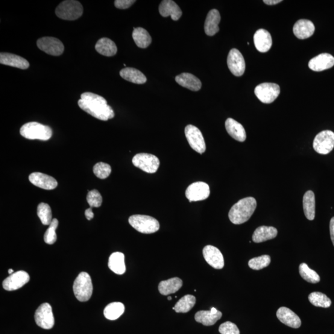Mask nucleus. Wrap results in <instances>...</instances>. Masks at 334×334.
<instances>
[{
  "instance_id": "obj_10",
  "label": "nucleus",
  "mask_w": 334,
  "mask_h": 334,
  "mask_svg": "<svg viewBox=\"0 0 334 334\" xmlns=\"http://www.w3.org/2000/svg\"><path fill=\"white\" fill-rule=\"evenodd\" d=\"M185 136L191 148L199 154H203L206 150V143L203 134L195 126L187 125L184 130Z\"/></svg>"
},
{
  "instance_id": "obj_47",
  "label": "nucleus",
  "mask_w": 334,
  "mask_h": 334,
  "mask_svg": "<svg viewBox=\"0 0 334 334\" xmlns=\"http://www.w3.org/2000/svg\"><path fill=\"white\" fill-rule=\"evenodd\" d=\"M85 216H86V218L88 221H90V220H92L93 218L94 214H93L92 212V207H90L89 209H87L85 211Z\"/></svg>"
},
{
  "instance_id": "obj_18",
  "label": "nucleus",
  "mask_w": 334,
  "mask_h": 334,
  "mask_svg": "<svg viewBox=\"0 0 334 334\" xmlns=\"http://www.w3.org/2000/svg\"><path fill=\"white\" fill-rule=\"evenodd\" d=\"M334 66V57L329 54H321L309 61V68L314 71H322Z\"/></svg>"
},
{
  "instance_id": "obj_43",
  "label": "nucleus",
  "mask_w": 334,
  "mask_h": 334,
  "mask_svg": "<svg viewBox=\"0 0 334 334\" xmlns=\"http://www.w3.org/2000/svg\"><path fill=\"white\" fill-rule=\"evenodd\" d=\"M86 199L90 207H99L102 204V195L96 189L89 191Z\"/></svg>"
},
{
  "instance_id": "obj_46",
  "label": "nucleus",
  "mask_w": 334,
  "mask_h": 334,
  "mask_svg": "<svg viewBox=\"0 0 334 334\" xmlns=\"http://www.w3.org/2000/svg\"><path fill=\"white\" fill-rule=\"evenodd\" d=\"M330 238L332 240L333 245L334 246V217L330 220Z\"/></svg>"
},
{
  "instance_id": "obj_5",
  "label": "nucleus",
  "mask_w": 334,
  "mask_h": 334,
  "mask_svg": "<svg viewBox=\"0 0 334 334\" xmlns=\"http://www.w3.org/2000/svg\"><path fill=\"white\" fill-rule=\"evenodd\" d=\"M83 7L81 3L75 0H66L61 2L56 8L55 14L59 18L74 20L83 15Z\"/></svg>"
},
{
  "instance_id": "obj_36",
  "label": "nucleus",
  "mask_w": 334,
  "mask_h": 334,
  "mask_svg": "<svg viewBox=\"0 0 334 334\" xmlns=\"http://www.w3.org/2000/svg\"><path fill=\"white\" fill-rule=\"evenodd\" d=\"M196 300L195 296L187 295L181 298L175 304V310L177 313L189 312L195 305Z\"/></svg>"
},
{
  "instance_id": "obj_17",
  "label": "nucleus",
  "mask_w": 334,
  "mask_h": 334,
  "mask_svg": "<svg viewBox=\"0 0 334 334\" xmlns=\"http://www.w3.org/2000/svg\"><path fill=\"white\" fill-rule=\"evenodd\" d=\"M29 180L34 185L46 190H52L58 186L57 181L54 177L40 172L32 173Z\"/></svg>"
},
{
  "instance_id": "obj_41",
  "label": "nucleus",
  "mask_w": 334,
  "mask_h": 334,
  "mask_svg": "<svg viewBox=\"0 0 334 334\" xmlns=\"http://www.w3.org/2000/svg\"><path fill=\"white\" fill-rule=\"evenodd\" d=\"M58 226V221L57 219H53V221L49 225V227L46 230L45 235H44V241L49 245H53L57 241V236L56 233V230Z\"/></svg>"
},
{
  "instance_id": "obj_13",
  "label": "nucleus",
  "mask_w": 334,
  "mask_h": 334,
  "mask_svg": "<svg viewBox=\"0 0 334 334\" xmlns=\"http://www.w3.org/2000/svg\"><path fill=\"white\" fill-rule=\"evenodd\" d=\"M227 65L234 76L240 77L244 74L246 68L245 61L238 50H231L227 57Z\"/></svg>"
},
{
  "instance_id": "obj_44",
  "label": "nucleus",
  "mask_w": 334,
  "mask_h": 334,
  "mask_svg": "<svg viewBox=\"0 0 334 334\" xmlns=\"http://www.w3.org/2000/svg\"><path fill=\"white\" fill-rule=\"evenodd\" d=\"M219 332L221 334H240V330L236 325L227 321L224 322L219 327Z\"/></svg>"
},
{
  "instance_id": "obj_42",
  "label": "nucleus",
  "mask_w": 334,
  "mask_h": 334,
  "mask_svg": "<svg viewBox=\"0 0 334 334\" xmlns=\"http://www.w3.org/2000/svg\"><path fill=\"white\" fill-rule=\"evenodd\" d=\"M93 172L97 177L101 178V179H105L109 177L111 172V168L108 163L99 162L93 166Z\"/></svg>"
},
{
  "instance_id": "obj_50",
  "label": "nucleus",
  "mask_w": 334,
  "mask_h": 334,
  "mask_svg": "<svg viewBox=\"0 0 334 334\" xmlns=\"http://www.w3.org/2000/svg\"><path fill=\"white\" fill-rule=\"evenodd\" d=\"M168 300H172V297H168Z\"/></svg>"
},
{
  "instance_id": "obj_23",
  "label": "nucleus",
  "mask_w": 334,
  "mask_h": 334,
  "mask_svg": "<svg viewBox=\"0 0 334 334\" xmlns=\"http://www.w3.org/2000/svg\"><path fill=\"white\" fill-rule=\"evenodd\" d=\"M0 63L22 69H28L29 67L28 61L24 58L9 53H1Z\"/></svg>"
},
{
  "instance_id": "obj_27",
  "label": "nucleus",
  "mask_w": 334,
  "mask_h": 334,
  "mask_svg": "<svg viewBox=\"0 0 334 334\" xmlns=\"http://www.w3.org/2000/svg\"><path fill=\"white\" fill-rule=\"evenodd\" d=\"M183 285V281L178 277L170 278L169 280L160 282L159 285V291L162 295H169L179 291Z\"/></svg>"
},
{
  "instance_id": "obj_2",
  "label": "nucleus",
  "mask_w": 334,
  "mask_h": 334,
  "mask_svg": "<svg viewBox=\"0 0 334 334\" xmlns=\"http://www.w3.org/2000/svg\"><path fill=\"white\" fill-rule=\"evenodd\" d=\"M256 207L257 202L254 198L242 199L231 208L228 218L233 224H244L251 218Z\"/></svg>"
},
{
  "instance_id": "obj_6",
  "label": "nucleus",
  "mask_w": 334,
  "mask_h": 334,
  "mask_svg": "<svg viewBox=\"0 0 334 334\" xmlns=\"http://www.w3.org/2000/svg\"><path fill=\"white\" fill-rule=\"evenodd\" d=\"M128 221L132 227L142 233H154L160 228L159 222L157 220L149 216H132Z\"/></svg>"
},
{
  "instance_id": "obj_12",
  "label": "nucleus",
  "mask_w": 334,
  "mask_h": 334,
  "mask_svg": "<svg viewBox=\"0 0 334 334\" xmlns=\"http://www.w3.org/2000/svg\"><path fill=\"white\" fill-rule=\"evenodd\" d=\"M37 45L41 51L52 56L63 54L64 47L62 42L57 38L44 37L37 40Z\"/></svg>"
},
{
  "instance_id": "obj_45",
  "label": "nucleus",
  "mask_w": 334,
  "mask_h": 334,
  "mask_svg": "<svg viewBox=\"0 0 334 334\" xmlns=\"http://www.w3.org/2000/svg\"><path fill=\"white\" fill-rule=\"evenodd\" d=\"M135 2L134 0H116L115 6L116 8L125 10L131 7Z\"/></svg>"
},
{
  "instance_id": "obj_48",
  "label": "nucleus",
  "mask_w": 334,
  "mask_h": 334,
  "mask_svg": "<svg viewBox=\"0 0 334 334\" xmlns=\"http://www.w3.org/2000/svg\"><path fill=\"white\" fill-rule=\"evenodd\" d=\"M281 0H264L263 2L268 5H275L282 2Z\"/></svg>"
},
{
  "instance_id": "obj_35",
  "label": "nucleus",
  "mask_w": 334,
  "mask_h": 334,
  "mask_svg": "<svg viewBox=\"0 0 334 334\" xmlns=\"http://www.w3.org/2000/svg\"><path fill=\"white\" fill-rule=\"evenodd\" d=\"M125 312L124 304L120 302L111 303L105 307L104 311L105 317L113 321L118 319Z\"/></svg>"
},
{
  "instance_id": "obj_31",
  "label": "nucleus",
  "mask_w": 334,
  "mask_h": 334,
  "mask_svg": "<svg viewBox=\"0 0 334 334\" xmlns=\"http://www.w3.org/2000/svg\"><path fill=\"white\" fill-rule=\"evenodd\" d=\"M96 50L99 54L105 57H113L118 51L115 42L105 37L98 40L96 45Z\"/></svg>"
},
{
  "instance_id": "obj_15",
  "label": "nucleus",
  "mask_w": 334,
  "mask_h": 334,
  "mask_svg": "<svg viewBox=\"0 0 334 334\" xmlns=\"http://www.w3.org/2000/svg\"><path fill=\"white\" fill-rule=\"evenodd\" d=\"M30 277L27 272L19 271L14 272L8 277L3 282V287L6 291H14L21 288L29 282Z\"/></svg>"
},
{
  "instance_id": "obj_33",
  "label": "nucleus",
  "mask_w": 334,
  "mask_h": 334,
  "mask_svg": "<svg viewBox=\"0 0 334 334\" xmlns=\"http://www.w3.org/2000/svg\"><path fill=\"white\" fill-rule=\"evenodd\" d=\"M303 210L304 215L309 221H313L315 218V195L312 191L307 192L303 196Z\"/></svg>"
},
{
  "instance_id": "obj_21",
  "label": "nucleus",
  "mask_w": 334,
  "mask_h": 334,
  "mask_svg": "<svg viewBox=\"0 0 334 334\" xmlns=\"http://www.w3.org/2000/svg\"><path fill=\"white\" fill-rule=\"evenodd\" d=\"M293 31L299 39H306L312 37L315 31V26L312 21L300 19L295 23Z\"/></svg>"
},
{
  "instance_id": "obj_32",
  "label": "nucleus",
  "mask_w": 334,
  "mask_h": 334,
  "mask_svg": "<svg viewBox=\"0 0 334 334\" xmlns=\"http://www.w3.org/2000/svg\"><path fill=\"white\" fill-rule=\"evenodd\" d=\"M120 75L124 80L134 84H142L147 82L146 76L135 68H125L121 70Z\"/></svg>"
},
{
  "instance_id": "obj_34",
  "label": "nucleus",
  "mask_w": 334,
  "mask_h": 334,
  "mask_svg": "<svg viewBox=\"0 0 334 334\" xmlns=\"http://www.w3.org/2000/svg\"><path fill=\"white\" fill-rule=\"evenodd\" d=\"M133 39L136 45L139 48L148 47L152 42V37L146 29L142 28H134Z\"/></svg>"
},
{
  "instance_id": "obj_25",
  "label": "nucleus",
  "mask_w": 334,
  "mask_h": 334,
  "mask_svg": "<svg viewBox=\"0 0 334 334\" xmlns=\"http://www.w3.org/2000/svg\"><path fill=\"white\" fill-rule=\"evenodd\" d=\"M225 128L228 134L238 141L244 142L247 139V134L244 127L236 120L231 118H228L225 122Z\"/></svg>"
},
{
  "instance_id": "obj_24",
  "label": "nucleus",
  "mask_w": 334,
  "mask_h": 334,
  "mask_svg": "<svg viewBox=\"0 0 334 334\" xmlns=\"http://www.w3.org/2000/svg\"><path fill=\"white\" fill-rule=\"evenodd\" d=\"M221 17L219 11L213 9L208 13L204 25V31L207 36H213L219 31V25Z\"/></svg>"
},
{
  "instance_id": "obj_16",
  "label": "nucleus",
  "mask_w": 334,
  "mask_h": 334,
  "mask_svg": "<svg viewBox=\"0 0 334 334\" xmlns=\"http://www.w3.org/2000/svg\"><path fill=\"white\" fill-rule=\"evenodd\" d=\"M203 254L206 261L212 268L216 269L224 268V256L218 248L207 245L204 248Z\"/></svg>"
},
{
  "instance_id": "obj_28",
  "label": "nucleus",
  "mask_w": 334,
  "mask_h": 334,
  "mask_svg": "<svg viewBox=\"0 0 334 334\" xmlns=\"http://www.w3.org/2000/svg\"><path fill=\"white\" fill-rule=\"evenodd\" d=\"M222 313L219 312L213 313L212 311H199L195 316L196 322L203 324L204 326H210L214 325L217 321L221 319Z\"/></svg>"
},
{
  "instance_id": "obj_30",
  "label": "nucleus",
  "mask_w": 334,
  "mask_h": 334,
  "mask_svg": "<svg viewBox=\"0 0 334 334\" xmlns=\"http://www.w3.org/2000/svg\"><path fill=\"white\" fill-rule=\"evenodd\" d=\"M277 233V230L273 227L260 226L254 231L253 241L257 243L265 242L275 238Z\"/></svg>"
},
{
  "instance_id": "obj_19",
  "label": "nucleus",
  "mask_w": 334,
  "mask_h": 334,
  "mask_svg": "<svg viewBox=\"0 0 334 334\" xmlns=\"http://www.w3.org/2000/svg\"><path fill=\"white\" fill-rule=\"evenodd\" d=\"M277 317L286 326L298 329L301 325L300 318L291 309L286 307H281L277 312Z\"/></svg>"
},
{
  "instance_id": "obj_20",
  "label": "nucleus",
  "mask_w": 334,
  "mask_h": 334,
  "mask_svg": "<svg viewBox=\"0 0 334 334\" xmlns=\"http://www.w3.org/2000/svg\"><path fill=\"white\" fill-rule=\"evenodd\" d=\"M254 43L259 52H268L272 45V39L270 33L265 29H260L254 35Z\"/></svg>"
},
{
  "instance_id": "obj_22",
  "label": "nucleus",
  "mask_w": 334,
  "mask_h": 334,
  "mask_svg": "<svg viewBox=\"0 0 334 334\" xmlns=\"http://www.w3.org/2000/svg\"><path fill=\"white\" fill-rule=\"evenodd\" d=\"M159 13L163 17L171 16L174 20H178L182 16V11L179 6L172 0H164L161 2Z\"/></svg>"
},
{
  "instance_id": "obj_37",
  "label": "nucleus",
  "mask_w": 334,
  "mask_h": 334,
  "mask_svg": "<svg viewBox=\"0 0 334 334\" xmlns=\"http://www.w3.org/2000/svg\"><path fill=\"white\" fill-rule=\"evenodd\" d=\"M309 302L316 307H329L332 304L330 299L321 292H313L309 295Z\"/></svg>"
},
{
  "instance_id": "obj_11",
  "label": "nucleus",
  "mask_w": 334,
  "mask_h": 334,
  "mask_svg": "<svg viewBox=\"0 0 334 334\" xmlns=\"http://www.w3.org/2000/svg\"><path fill=\"white\" fill-rule=\"evenodd\" d=\"M35 321L38 326L44 329H51L55 324L51 304L45 303L41 304L35 313Z\"/></svg>"
},
{
  "instance_id": "obj_7",
  "label": "nucleus",
  "mask_w": 334,
  "mask_h": 334,
  "mask_svg": "<svg viewBox=\"0 0 334 334\" xmlns=\"http://www.w3.org/2000/svg\"><path fill=\"white\" fill-rule=\"evenodd\" d=\"M133 165L148 174H154L160 165V160L154 155L140 153L134 155Z\"/></svg>"
},
{
  "instance_id": "obj_14",
  "label": "nucleus",
  "mask_w": 334,
  "mask_h": 334,
  "mask_svg": "<svg viewBox=\"0 0 334 334\" xmlns=\"http://www.w3.org/2000/svg\"><path fill=\"white\" fill-rule=\"evenodd\" d=\"M209 185L202 181L190 184L186 190V197L189 202L203 201L209 198Z\"/></svg>"
},
{
  "instance_id": "obj_8",
  "label": "nucleus",
  "mask_w": 334,
  "mask_h": 334,
  "mask_svg": "<svg viewBox=\"0 0 334 334\" xmlns=\"http://www.w3.org/2000/svg\"><path fill=\"white\" fill-rule=\"evenodd\" d=\"M280 89L278 84L271 83H262L255 88L254 93L257 99L265 104H271L278 98Z\"/></svg>"
},
{
  "instance_id": "obj_39",
  "label": "nucleus",
  "mask_w": 334,
  "mask_h": 334,
  "mask_svg": "<svg viewBox=\"0 0 334 334\" xmlns=\"http://www.w3.org/2000/svg\"><path fill=\"white\" fill-rule=\"evenodd\" d=\"M37 216L44 225H51L52 219V212L48 204L40 203L37 207Z\"/></svg>"
},
{
  "instance_id": "obj_29",
  "label": "nucleus",
  "mask_w": 334,
  "mask_h": 334,
  "mask_svg": "<svg viewBox=\"0 0 334 334\" xmlns=\"http://www.w3.org/2000/svg\"><path fill=\"white\" fill-rule=\"evenodd\" d=\"M110 270L118 275H122L126 272L125 255L120 252H115L110 255L108 263Z\"/></svg>"
},
{
  "instance_id": "obj_49",
  "label": "nucleus",
  "mask_w": 334,
  "mask_h": 334,
  "mask_svg": "<svg viewBox=\"0 0 334 334\" xmlns=\"http://www.w3.org/2000/svg\"><path fill=\"white\" fill-rule=\"evenodd\" d=\"M8 273L10 275L13 274L14 273V271L13 269H9Z\"/></svg>"
},
{
  "instance_id": "obj_26",
  "label": "nucleus",
  "mask_w": 334,
  "mask_h": 334,
  "mask_svg": "<svg viewBox=\"0 0 334 334\" xmlns=\"http://www.w3.org/2000/svg\"><path fill=\"white\" fill-rule=\"evenodd\" d=\"M175 81L180 86L187 88L193 91H198L201 89V81L195 76L190 73H184L176 76Z\"/></svg>"
},
{
  "instance_id": "obj_4",
  "label": "nucleus",
  "mask_w": 334,
  "mask_h": 334,
  "mask_svg": "<svg viewBox=\"0 0 334 334\" xmlns=\"http://www.w3.org/2000/svg\"><path fill=\"white\" fill-rule=\"evenodd\" d=\"M92 291L93 286L90 275L87 272H81L73 284V292L76 298L81 302H85L91 297Z\"/></svg>"
},
{
  "instance_id": "obj_40",
  "label": "nucleus",
  "mask_w": 334,
  "mask_h": 334,
  "mask_svg": "<svg viewBox=\"0 0 334 334\" xmlns=\"http://www.w3.org/2000/svg\"><path fill=\"white\" fill-rule=\"evenodd\" d=\"M271 260V257L269 255H263L250 260L248 266L253 270L259 271L270 265Z\"/></svg>"
},
{
  "instance_id": "obj_1",
  "label": "nucleus",
  "mask_w": 334,
  "mask_h": 334,
  "mask_svg": "<svg viewBox=\"0 0 334 334\" xmlns=\"http://www.w3.org/2000/svg\"><path fill=\"white\" fill-rule=\"evenodd\" d=\"M78 105L82 110L102 121H107L115 116V113L103 97L92 92L81 94Z\"/></svg>"
},
{
  "instance_id": "obj_3",
  "label": "nucleus",
  "mask_w": 334,
  "mask_h": 334,
  "mask_svg": "<svg viewBox=\"0 0 334 334\" xmlns=\"http://www.w3.org/2000/svg\"><path fill=\"white\" fill-rule=\"evenodd\" d=\"M20 134L28 139L48 140L51 138L53 132L48 126L37 122H30L20 128Z\"/></svg>"
},
{
  "instance_id": "obj_38",
  "label": "nucleus",
  "mask_w": 334,
  "mask_h": 334,
  "mask_svg": "<svg viewBox=\"0 0 334 334\" xmlns=\"http://www.w3.org/2000/svg\"><path fill=\"white\" fill-rule=\"evenodd\" d=\"M299 272L301 277L307 282L316 283L320 281V277L317 272L311 269L305 263L301 264L299 267Z\"/></svg>"
},
{
  "instance_id": "obj_9",
  "label": "nucleus",
  "mask_w": 334,
  "mask_h": 334,
  "mask_svg": "<svg viewBox=\"0 0 334 334\" xmlns=\"http://www.w3.org/2000/svg\"><path fill=\"white\" fill-rule=\"evenodd\" d=\"M334 148V133L329 130L320 132L313 141V148L320 154L330 153Z\"/></svg>"
}]
</instances>
